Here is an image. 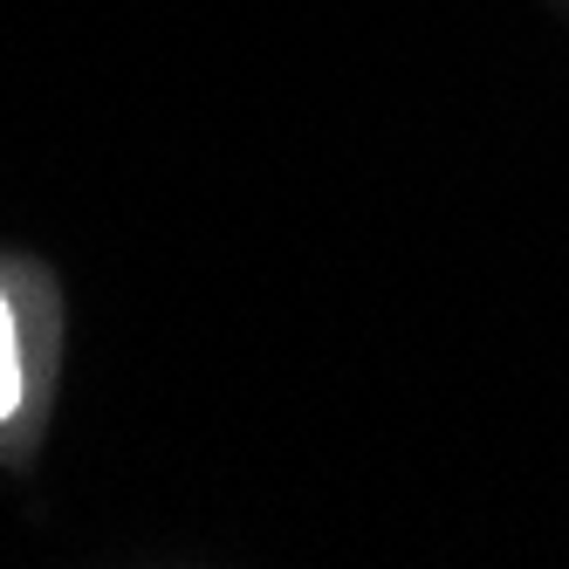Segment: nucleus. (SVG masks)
Masks as SVG:
<instances>
[{"mask_svg":"<svg viewBox=\"0 0 569 569\" xmlns=\"http://www.w3.org/2000/svg\"><path fill=\"white\" fill-rule=\"evenodd\" d=\"M21 398V350H14V316H8V296H0V419L14 412Z\"/></svg>","mask_w":569,"mask_h":569,"instance_id":"1","label":"nucleus"}]
</instances>
